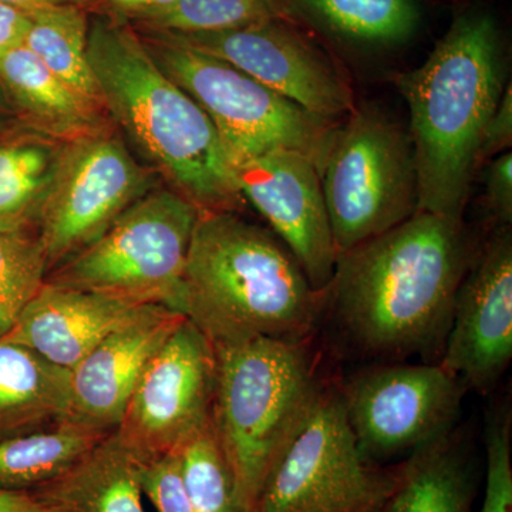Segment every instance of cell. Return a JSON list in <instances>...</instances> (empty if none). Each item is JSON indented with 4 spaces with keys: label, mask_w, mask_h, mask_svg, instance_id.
<instances>
[{
    "label": "cell",
    "mask_w": 512,
    "mask_h": 512,
    "mask_svg": "<svg viewBox=\"0 0 512 512\" xmlns=\"http://www.w3.org/2000/svg\"><path fill=\"white\" fill-rule=\"evenodd\" d=\"M5 101H6L5 90H3V87L0 86V107L5 106Z\"/></svg>",
    "instance_id": "obj_37"
},
{
    "label": "cell",
    "mask_w": 512,
    "mask_h": 512,
    "mask_svg": "<svg viewBox=\"0 0 512 512\" xmlns=\"http://www.w3.org/2000/svg\"><path fill=\"white\" fill-rule=\"evenodd\" d=\"M315 20L333 35L365 45H396L416 32L420 9L414 0H275Z\"/></svg>",
    "instance_id": "obj_25"
},
{
    "label": "cell",
    "mask_w": 512,
    "mask_h": 512,
    "mask_svg": "<svg viewBox=\"0 0 512 512\" xmlns=\"http://www.w3.org/2000/svg\"><path fill=\"white\" fill-rule=\"evenodd\" d=\"M485 204L500 225L512 221V154H498L485 173Z\"/></svg>",
    "instance_id": "obj_31"
},
{
    "label": "cell",
    "mask_w": 512,
    "mask_h": 512,
    "mask_svg": "<svg viewBox=\"0 0 512 512\" xmlns=\"http://www.w3.org/2000/svg\"><path fill=\"white\" fill-rule=\"evenodd\" d=\"M325 299L274 231L238 212H200L184 269L183 313L212 346L305 342Z\"/></svg>",
    "instance_id": "obj_4"
},
{
    "label": "cell",
    "mask_w": 512,
    "mask_h": 512,
    "mask_svg": "<svg viewBox=\"0 0 512 512\" xmlns=\"http://www.w3.org/2000/svg\"><path fill=\"white\" fill-rule=\"evenodd\" d=\"M174 2L175 0H83L82 8L90 15L109 16L131 25L161 12Z\"/></svg>",
    "instance_id": "obj_33"
},
{
    "label": "cell",
    "mask_w": 512,
    "mask_h": 512,
    "mask_svg": "<svg viewBox=\"0 0 512 512\" xmlns=\"http://www.w3.org/2000/svg\"><path fill=\"white\" fill-rule=\"evenodd\" d=\"M512 141V89L511 83L504 87L497 109L487 123L484 130L483 141L478 151V164L484 158L504 153L511 147Z\"/></svg>",
    "instance_id": "obj_32"
},
{
    "label": "cell",
    "mask_w": 512,
    "mask_h": 512,
    "mask_svg": "<svg viewBox=\"0 0 512 512\" xmlns=\"http://www.w3.org/2000/svg\"><path fill=\"white\" fill-rule=\"evenodd\" d=\"M70 370L0 339V441L70 417Z\"/></svg>",
    "instance_id": "obj_19"
},
{
    "label": "cell",
    "mask_w": 512,
    "mask_h": 512,
    "mask_svg": "<svg viewBox=\"0 0 512 512\" xmlns=\"http://www.w3.org/2000/svg\"><path fill=\"white\" fill-rule=\"evenodd\" d=\"M320 180L338 255L417 212L409 131L379 107H355L342 126H336Z\"/></svg>",
    "instance_id": "obj_7"
},
{
    "label": "cell",
    "mask_w": 512,
    "mask_h": 512,
    "mask_svg": "<svg viewBox=\"0 0 512 512\" xmlns=\"http://www.w3.org/2000/svg\"><path fill=\"white\" fill-rule=\"evenodd\" d=\"M153 185L119 137L100 128L70 140L37 225L47 274L97 241Z\"/></svg>",
    "instance_id": "obj_10"
},
{
    "label": "cell",
    "mask_w": 512,
    "mask_h": 512,
    "mask_svg": "<svg viewBox=\"0 0 512 512\" xmlns=\"http://www.w3.org/2000/svg\"><path fill=\"white\" fill-rule=\"evenodd\" d=\"M200 212L180 192L151 188L46 282L183 313L184 269Z\"/></svg>",
    "instance_id": "obj_6"
},
{
    "label": "cell",
    "mask_w": 512,
    "mask_h": 512,
    "mask_svg": "<svg viewBox=\"0 0 512 512\" xmlns=\"http://www.w3.org/2000/svg\"><path fill=\"white\" fill-rule=\"evenodd\" d=\"M87 52L104 110L173 190L201 212L241 211L245 200L217 127L160 69L137 30L90 15Z\"/></svg>",
    "instance_id": "obj_2"
},
{
    "label": "cell",
    "mask_w": 512,
    "mask_h": 512,
    "mask_svg": "<svg viewBox=\"0 0 512 512\" xmlns=\"http://www.w3.org/2000/svg\"><path fill=\"white\" fill-rule=\"evenodd\" d=\"M0 512H55L28 491L0 490Z\"/></svg>",
    "instance_id": "obj_35"
},
{
    "label": "cell",
    "mask_w": 512,
    "mask_h": 512,
    "mask_svg": "<svg viewBox=\"0 0 512 512\" xmlns=\"http://www.w3.org/2000/svg\"><path fill=\"white\" fill-rule=\"evenodd\" d=\"M397 477L399 467L383 470L363 454L339 392H325L266 478L254 512H383Z\"/></svg>",
    "instance_id": "obj_9"
},
{
    "label": "cell",
    "mask_w": 512,
    "mask_h": 512,
    "mask_svg": "<svg viewBox=\"0 0 512 512\" xmlns=\"http://www.w3.org/2000/svg\"><path fill=\"white\" fill-rule=\"evenodd\" d=\"M238 190L264 215L302 266L313 289L325 293L338 249L318 165L293 150H271L231 161Z\"/></svg>",
    "instance_id": "obj_14"
},
{
    "label": "cell",
    "mask_w": 512,
    "mask_h": 512,
    "mask_svg": "<svg viewBox=\"0 0 512 512\" xmlns=\"http://www.w3.org/2000/svg\"><path fill=\"white\" fill-rule=\"evenodd\" d=\"M497 23L458 16L419 69L397 79L410 110L417 212L463 220L484 130L504 92Z\"/></svg>",
    "instance_id": "obj_3"
},
{
    "label": "cell",
    "mask_w": 512,
    "mask_h": 512,
    "mask_svg": "<svg viewBox=\"0 0 512 512\" xmlns=\"http://www.w3.org/2000/svg\"><path fill=\"white\" fill-rule=\"evenodd\" d=\"M22 43L74 92L104 110L87 52L90 15L80 5H57L26 13Z\"/></svg>",
    "instance_id": "obj_24"
},
{
    "label": "cell",
    "mask_w": 512,
    "mask_h": 512,
    "mask_svg": "<svg viewBox=\"0 0 512 512\" xmlns=\"http://www.w3.org/2000/svg\"><path fill=\"white\" fill-rule=\"evenodd\" d=\"M211 423L241 512H254L266 478L305 429L325 390L305 342L255 338L214 346Z\"/></svg>",
    "instance_id": "obj_5"
},
{
    "label": "cell",
    "mask_w": 512,
    "mask_h": 512,
    "mask_svg": "<svg viewBox=\"0 0 512 512\" xmlns=\"http://www.w3.org/2000/svg\"><path fill=\"white\" fill-rule=\"evenodd\" d=\"M0 86L53 137L70 141L100 130L101 109L74 92L23 43L0 52Z\"/></svg>",
    "instance_id": "obj_20"
},
{
    "label": "cell",
    "mask_w": 512,
    "mask_h": 512,
    "mask_svg": "<svg viewBox=\"0 0 512 512\" xmlns=\"http://www.w3.org/2000/svg\"><path fill=\"white\" fill-rule=\"evenodd\" d=\"M163 36L232 64L322 119L338 123L355 110L348 79L284 18L224 32Z\"/></svg>",
    "instance_id": "obj_13"
},
{
    "label": "cell",
    "mask_w": 512,
    "mask_h": 512,
    "mask_svg": "<svg viewBox=\"0 0 512 512\" xmlns=\"http://www.w3.org/2000/svg\"><path fill=\"white\" fill-rule=\"evenodd\" d=\"M463 384L440 363L382 366L339 392L357 446L370 460L416 451L453 430Z\"/></svg>",
    "instance_id": "obj_12"
},
{
    "label": "cell",
    "mask_w": 512,
    "mask_h": 512,
    "mask_svg": "<svg viewBox=\"0 0 512 512\" xmlns=\"http://www.w3.org/2000/svg\"><path fill=\"white\" fill-rule=\"evenodd\" d=\"M473 470L451 433L417 448L399 467L383 512H471Z\"/></svg>",
    "instance_id": "obj_22"
},
{
    "label": "cell",
    "mask_w": 512,
    "mask_h": 512,
    "mask_svg": "<svg viewBox=\"0 0 512 512\" xmlns=\"http://www.w3.org/2000/svg\"><path fill=\"white\" fill-rule=\"evenodd\" d=\"M146 305L45 281L5 340L72 370Z\"/></svg>",
    "instance_id": "obj_17"
},
{
    "label": "cell",
    "mask_w": 512,
    "mask_h": 512,
    "mask_svg": "<svg viewBox=\"0 0 512 512\" xmlns=\"http://www.w3.org/2000/svg\"><path fill=\"white\" fill-rule=\"evenodd\" d=\"M141 466L113 431L76 466L28 493L55 512H146Z\"/></svg>",
    "instance_id": "obj_18"
},
{
    "label": "cell",
    "mask_w": 512,
    "mask_h": 512,
    "mask_svg": "<svg viewBox=\"0 0 512 512\" xmlns=\"http://www.w3.org/2000/svg\"><path fill=\"white\" fill-rule=\"evenodd\" d=\"M275 18H284L275 0H175L131 26L141 33L197 35L245 28Z\"/></svg>",
    "instance_id": "obj_26"
},
{
    "label": "cell",
    "mask_w": 512,
    "mask_h": 512,
    "mask_svg": "<svg viewBox=\"0 0 512 512\" xmlns=\"http://www.w3.org/2000/svg\"><path fill=\"white\" fill-rule=\"evenodd\" d=\"M187 316L146 305L70 370V417L107 431L119 426L134 387Z\"/></svg>",
    "instance_id": "obj_16"
},
{
    "label": "cell",
    "mask_w": 512,
    "mask_h": 512,
    "mask_svg": "<svg viewBox=\"0 0 512 512\" xmlns=\"http://www.w3.org/2000/svg\"><path fill=\"white\" fill-rule=\"evenodd\" d=\"M181 450L143 461L141 466V491L157 512H192Z\"/></svg>",
    "instance_id": "obj_30"
},
{
    "label": "cell",
    "mask_w": 512,
    "mask_h": 512,
    "mask_svg": "<svg viewBox=\"0 0 512 512\" xmlns=\"http://www.w3.org/2000/svg\"><path fill=\"white\" fill-rule=\"evenodd\" d=\"M46 276V256L37 235L0 234V339L15 328Z\"/></svg>",
    "instance_id": "obj_27"
},
{
    "label": "cell",
    "mask_w": 512,
    "mask_h": 512,
    "mask_svg": "<svg viewBox=\"0 0 512 512\" xmlns=\"http://www.w3.org/2000/svg\"><path fill=\"white\" fill-rule=\"evenodd\" d=\"M67 143L53 136L0 143V234L30 232L39 225Z\"/></svg>",
    "instance_id": "obj_21"
},
{
    "label": "cell",
    "mask_w": 512,
    "mask_h": 512,
    "mask_svg": "<svg viewBox=\"0 0 512 512\" xmlns=\"http://www.w3.org/2000/svg\"><path fill=\"white\" fill-rule=\"evenodd\" d=\"M83 0H0V5L6 8L19 10V12L28 13L32 10L49 8L57 5H80Z\"/></svg>",
    "instance_id": "obj_36"
},
{
    "label": "cell",
    "mask_w": 512,
    "mask_h": 512,
    "mask_svg": "<svg viewBox=\"0 0 512 512\" xmlns=\"http://www.w3.org/2000/svg\"><path fill=\"white\" fill-rule=\"evenodd\" d=\"M138 35L160 69L208 114L229 160L293 150L311 158L320 173L338 123L309 113L224 60L167 36Z\"/></svg>",
    "instance_id": "obj_8"
},
{
    "label": "cell",
    "mask_w": 512,
    "mask_h": 512,
    "mask_svg": "<svg viewBox=\"0 0 512 512\" xmlns=\"http://www.w3.org/2000/svg\"><path fill=\"white\" fill-rule=\"evenodd\" d=\"M214 346L185 319L148 363L114 430L141 461L181 450L211 421Z\"/></svg>",
    "instance_id": "obj_11"
},
{
    "label": "cell",
    "mask_w": 512,
    "mask_h": 512,
    "mask_svg": "<svg viewBox=\"0 0 512 512\" xmlns=\"http://www.w3.org/2000/svg\"><path fill=\"white\" fill-rule=\"evenodd\" d=\"M510 412H497L485 429V493L478 512H512Z\"/></svg>",
    "instance_id": "obj_29"
},
{
    "label": "cell",
    "mask_w": 512,
    "mask_h": 512,
    "mask_svg": "<svg viewBox=\"0 0 512 512\" xmlns=\"http://www.w3.org/2000/svg\"><path fill=\"white\" fill-rule=\"evenodd\" d=\"M26 28V13L0 5V52L22 43Z\"/></svg>",
    "instance_id": "obj_34"
},
{
    "label": "cell",
    "mask_w": 512,
    "mask_h": 512,
    "mask_svg": "<svg viewBox=\"0 0 512 512\" xmlns=\"http://www.w3.org/2000/svg\"><path fill=\"white\" fill-rule=\"evenodd\" d=\"M111 433L67 417L46 429L0 441V490L30 491L55 480Z\"/></svg>",
    "instance_id": "obj_23"
},
{
    "label": "cell",
    "mask_w": 512,
    "mask_h": 512,
    "mask_svg": "<svg viewBox=\"0 0 512 512\" xmlns=\"http://www.w3.org/2000/svg\"><path fill=\"white\" fill-rule=\"evenodd\" d=\"M476 255L463 220L416 212L340 252L325 298L350 342L367 355L440 357L458 288Z\"/></svg>",
    "instance_id": "obj_1"
},
{
    "label": "cell",
    "mask_w": 512,
    "mask_h": 512,
    "mask_svg": "<svg viewBox=\"0 0 512 512\" xmlns=\"http://www.w3.org/2000/svg\"><path fill=\"white\" fill-rule=\"evenodd\" d=\"M181 453L192 512H241L234 478L211 421Z\"/></svg>",
    "instance_id": "obj_28"
},
{
    "label": "cell",
    "mask_w": 512,
    "mask_h": 512,
    "mask_svg": "<svg viewBox=\"0 0 512 512\" xmlns=\"http://www.w3.org/2000/svg\"><path fill=\"white\" fill-rule=\"evenodd\" d=\"M511 359L512 235L511 225H500L458 288L440 365L484 394L497 386Z\"/></svg>",
    "instance_id": "obj_15"
}]
</instances>
